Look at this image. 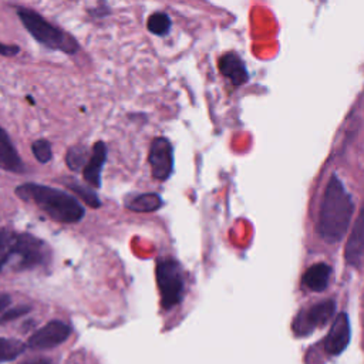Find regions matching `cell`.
Returning a JSON list of instances; mask_svg holds the SVG:
<instances>
[{
    "instance_id": "1",
    "label": "cell",
    "mask_w": 364,
    "mask_h": 364,
    "mask_svg": "<svg viewBox=\"0 0 364 364\" xmlns=\"http://www.w3.org/2000/svg\"><path fill=\"white\" fill-rule=\"evenodd\" d=\"M354 203L341 179L333 173L326 186L317 222V233L327 243L340 242L353 218Z\"/></svg>"
},
{
    "instance_id": "2",
    "label": "cell",
    "mask_w": 364,
    "mask_h": 364,
    "mask_svg": "<svg viewBox=\"0 0 364 364\" xmlns=\"http://www.w3.org/2000/svg\"><path fill=\"white\" fill-rule=\"evenodd\" d=\"M16 195L24 202L34 203L48 218L60 223H77L84 218L82 205L70 193L38 183H23Z\"/></svg>"
},
{
    "instance_id": "3",
    "label": "cell",
    "mask_w": 364,
    "mask_h": 364,
    "mask_svg": "<svg viewBox=\"0 0 364 364\" xmlns=\"http://www.w3.org/2000/svg\"><path fill=\"white\" fill-rule=\"evenodd\" d=\"M50 257L51 252L44 240L30 233H14L0 257V273L4 270H30L48 263Z\"/></svg>"
},
{
    "instance_id": "4",
    "label": "cell",
    "mask_w": 364,
    "mask_h": 364,
    "mask_svg": "<svg viewBox=\"0 0 364 364\" xmlns=\"http://www.w3.org/2000/svg\"><path fill=\"white\" fill-rule=\"evenodd\" d=\"M17 16L21 20L23 26L26 30L43 46L51 48V50H58L65 54H74L78 51L80 46L77 40L63 31L60 27L51 24L47 21L43 16H40L37 11L26 7H18L17 9Z\"/></svg>"
},
{
    "instance_id": "5",
    "label": "cell",
    "mask_w": 364,
    "mask_h": 364,
    "mask_svg": "<svg viewBox=\"0 0 364 364\" xmlns=\"http://www.w3.org/2000/svg\"><path fill=\"white\" fill-rule=\"evenodd\" d=\"M156 284L161 293V304L169 310L183 299L185 280L181 264L175 259H158L155 267Z\"/></svg>"
},
{
    "instance_id": "6",
    "label": "cell",
    "mask_w": 364,
    "mask_h": 364,
    "mask_svg": "<svg viewBox=\"0 0 364 364\" xmlns=\"http://www.w3.org/2000/svg\"><path fill=\"white\" fill-rule=\"evenodd\" d=\"M336 311V301L334 300H324L320 303L313 304L309 309L301 310L293 321V331L296 336H307L316 327H323L330 321Z\"/></svg>"
},
{
    "instance_id": "7",
    "label": "cell",
    "mask_w": 364,
    "mask_h": 364,
    "mask_svg": "<svg viewBox=\"0 0 364 364\" xmlns=\"http://www.w3.org/2000/svg\"><path fill=\"white\" fill-rule=\"evenodd\" d=\"M148 161L154 178L158 181H166L173 168V149L171 142L164 136L155 138L149 148Z\"/></svg>"
},
{
    "instance_id": "8",
    "label": "cell",
    "mask_w": 364,
    "mask_h": 364,
    "mask_svg": "<svg viewBox=\"0 0 364 364\" xmlns=\"http://www.w3.org/2000/svg\"><path fill=\"white\" fill-rule=\"evenodd\" d=\"M71 333V328L68 324L60 320H53L43 326L40 330H37L30 338H28V347L36 350H44V348H53L63 341L68 338Z\"/></svg>"
},
{
    "instance_id": "9",
    "label": "cell",
    "mask_w": 364,
    "mask_h": 364,
    "mask_svg": "<svg viewBox=\"0 0 364 364\" xmlns=\"http://www.w3.org/2000/svg\"><path fill=\"white\" fill-rule=\"evenodd\" d=\"M350 341V320L346 313H338L324 340V348L328 354L337 355Z\"/></svg>"
},
{
    "instance_id": "10",
    "label": "cell",
    "mask_w": 364,
    "mask_h": 364,
    "mask_svg": "<svg viewBox=\"0 0 364 364\" xmlns=\"http://www.w3.org/2000/svg\"><path fill=\"white\" fill-rule=\"evenodd\" d=\"M219 71L232 82V85L237 87L249 80V73L243 60L236 53H226L219 58Z\"/></svg>"
},
{
    "instance_id": "11",
    "label": "cell",
    "mask_w": 364,
    "mask_h": 364,
    "mask_svg": "<svg viewBox=\"0 0 364 364\" xmlns=\"http://www.w3.org/2000/svg\"><path fill=\"white\" fill-rule=\"evenodd\" d=\"M107 159V146L102 141H98L92 146L90 159L85 162L82 176L94 188L101 186V171Z\"/></svg>"
},
{
    "instance_id": "12",
    "label": "cell",
    "mask_w": 364,
    "mask_h": 364,
    "mask_svg": "<svg viewBox=\"0 0 364 364\" xmlns=\"http://www.w3.org/2000/svg\"><path fill=\"white\" fill-rule=\"evenodd\" d=\"M363 213H360L355 219V223L353 226V232L346 243V250H344V257L346 262L353 266L360 269L361 262H363V243H364V235H363Z\"/></svg>"
},
{
    "instance_id": "13",
    "label": "cell",
    "mask_w": 364,
    "mask_h": 364,
    "mask_svg": "<svg viewBox=\"0 0 364 364\" xmlns=\"http://www.w3.org/2000/svg\"><path fill=\"white\" fill-rule=\"evenodd\" d=\"M0 168L14 173H21L26 169L13 142L10 141L7 132L1 127H0Z\"/></svg>"
},
{
    "instance_id": "14",
    "label": "cell",
    "mask_w": 364,
    "mask_h": 364,
    "mask_svg": "<svg viewBox=\"0 0 364 364\" xmlns=\"http://www.w3.org/2000/svg\"><path fill=\"white\" fill-rule=\"evenodd\" d=\"M330 276L331 267L327 263H316L304 272L301 277V284L311 291H323L328 286Z\"/></svg>"
},
{
    "instance_id": "15",
    "label": "cell",
    "mask_w": 364,
    "mask_h": 364,
    "mask_svg": "<svg viewBox=\"0 0 364 364\" xmlns=\"http://www.w3.org/2000/svg\"><path fill=\"white\" fill-rule=\"evenodd\" d=\"M162 205V199L158 193H142L135 196L128 205L127 208L134 210V212H154L156 209H159Z\"/></svg>"
},
{
    "instance_id": "16",
    "label": "cell",
    "mask_w": 364,
    "mask_h": 364,
    "mask_svg": "<svg viewBox=\"0 0 364 364\" xmlns=\"http://www.w3.org/2000/svg\"><path fill=\"white\" fill-rule=\"evenodd\" d=\"M171 26H172V23H171L169 16L162 11L152 13L146 20V28L155 36L168 34L171 30Z\"/></svg>"
},
{
    "instance_id": "17",
    "label": "cell",
    "mask_w": 364,
    "mask_h": 364,
    "mask_svg": "<svg viewBox=\"0 0 364 364\" xmlns=\"http://www.w3.org/2000/svg\"><path fill=\"white\" fill-rule=\"evenodd\" d=\"M24 351V344L13 338H0V363L10 361Z\"/></svg>"
},
{
    "instance_id": "18",
    "label": "cell",
    "mask_w": 364,
    "mask_h": 364,
    "mask_svg": "<svg viewBox=\"0 0 364 364\" xmlns=\"http://www.w3.org/2000/svg\"><path fill=\"white\" fill-rule=\"evenodd\" d=\"M64 183H65L67 188H70L73 192H75L91 208H98L101 205V200L98 199V196L91 189H88L85 186H81L80 183H75V181H67Z\"/></svg>"
},
{
    "instance_id": "19",
    "label": "cell",
    "mask_w": 364,
    "mask_h": 364,
    "mask_svg": "<svg viewBox=\"0 0 364 364\" xmlns=\"http://www.w3.org/2000/svg\"><path fill=\"white\" fill-rule=\"evenodd\" d=\"M85 159H87V149L84 146H71L67 151L65 162L71 171H78L80 168L85 166Z\"/></svg>"
},
{
    "instance_id": "20",
    "label": "cell",
    "mask_w": 364,
    "mask_h": 364,
    "mask_svg": "<svg viewBox=\"0 0 364 364\" xmlns=\"http://www.w3.org/2000/svg\"><path fill=\"white\" fill-rule=\"evenodd\" d=\"M31 152L33 155L36 156V159L41 164H47L51 156H53V152H51V145L47 139H37L33 142L31 145Z\"/></svg>"
},
{
    "instance_id": "21",
    "label": "cell",
    "mask_w": 364,
    "mask_h": 364,
    "mask_svg": "<svg viewBox=\"0 0 364 364\" xmlns=\"http://www.w3.org/2000/svg\"><path fill=\"white\" fill-rule=\"evenodd\" d=\"M13 235H14V233L10 232V230L0 229V257L3 256V253H4L6 249H7V246L10 245Z\"/></svg>"
},
{
    "instance_id": "22",
    "label": "cell",
    "mask_w": 364,
    "mask_h": 364,
    "mask_svg": "<svg viewBox=\"0 0 364 364\" xmlns=\"http://www.w3.org/2000/svg\"><path fill=\"white\" fill-rule=\"evenodd\" d=\"M20 48L14 44H4V43H0V55H4V57H13L16 54H18Z\"/></svg>"
},
{
    "instance_id": "23",
    "label": "cell",
    "mask_w": 364,
    "mask_h": 364,
    "mask_svg": "<svg viewBox=\"0 0 364 364\" xmlns=\"http://www.w3.org/2000/svg\"><path fill=\"white\" fill-rule=\"evenodd\" d=\"M28 310H30L28 307H18V309L10 310V311H9V313H6L1 318H3V320H11V318H16V317H18V316H21V314L27 313Z\"/></svg>"
},
{
    "instance_id": "24",
    "label": "cell",
    "mask_w": 364,
    "mask_h": 364,
    "mask_svg": "<svg viewBox=\"0 0 364 364\" xmlns=\"http://www.w3.org/2000/svg\"><path fill=\"white\" fill-rule=\"evenodd\" d=\"M20 364H50V361L44 357H34V358H30V360H24Z\"/></svg>"
},
{
    "instance_id": "25",
    "label": "cell",
    "mask_w": 364,
    "mask_h": 364,
    "mask_svg": "<svg viewBox=\"0 0 364 364\" xmlns=\"http://www.w3.org/2000/svg\"><path fill=\"white\" fill-rule=\"evenodd\" d=\"M10 304V296L0 293V311H3Z\"/></svg>"
}]
</instances>
